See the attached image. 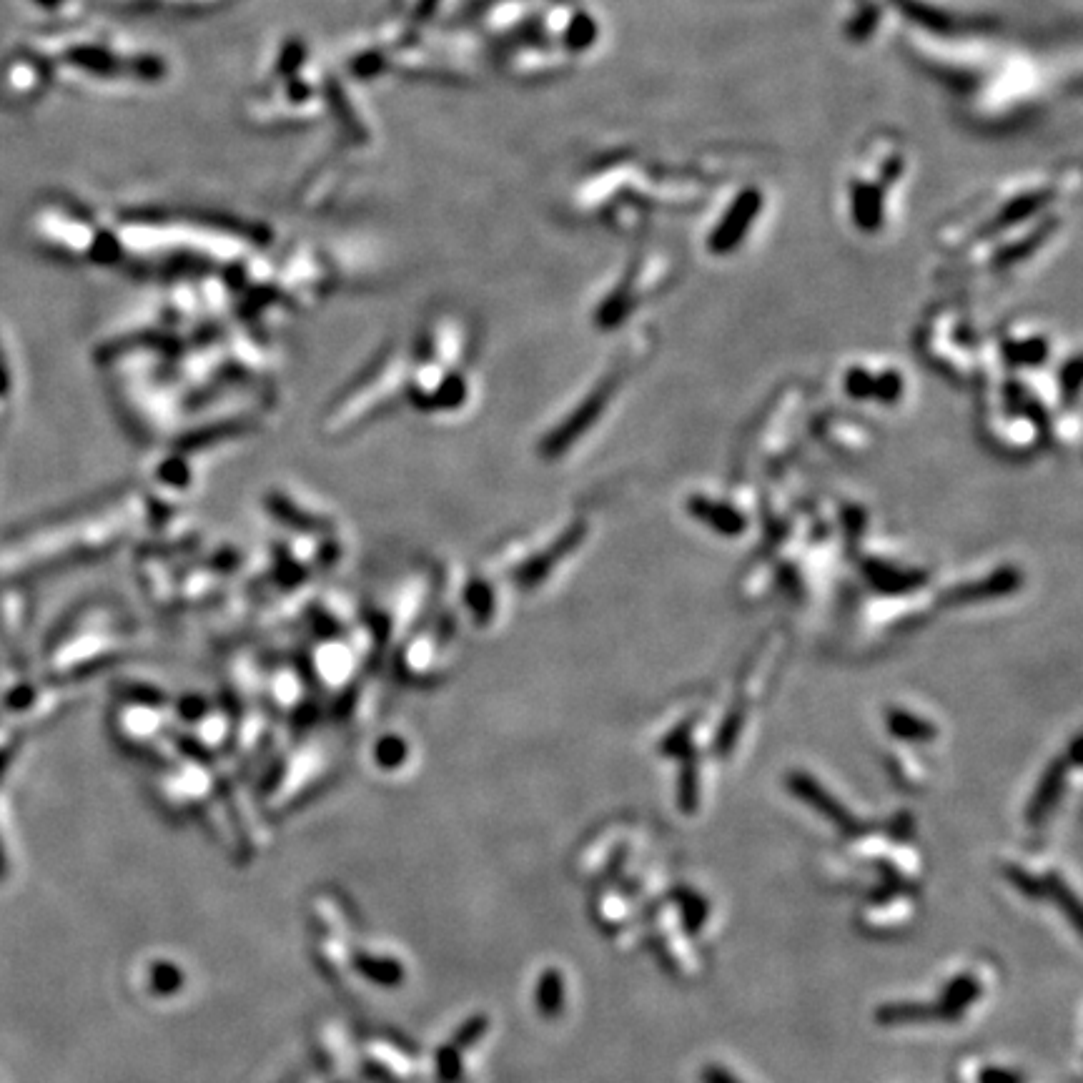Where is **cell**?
Segmentation results:
<instances>
[{
	"instance_id": "obj_1",
	"label": "cell",
	"mask_w": 1083,
	"mask_h": 1083,
	"mask_svg": "<svg viewBox=\"0 0 1083 1083\" xmlns=\"http://www.w3.org/2000/svg\"><path fill=\"white\" fill-rule=\"evenodd\" d=\"M906 141L895 133L870 136L850 161L843 181L845 221L860 234H878L890 224L908 176Z\"/></svg>"
},
{
	"instance_id": "obj_2",
	"label": "cell",
	"mask_w": 1083,
	"mask_h": 1083,
	"mask_svg": "<svg viewBox=\"0 0 1083 1083\" xmlns=\"http://www.w3.org/2000/svg\"><path fill=\"white\" fill-rule=\"evenodd\" d=\"M765 201L768 199H765L763 191L753 184H745L743 189L730 194L725 204L717 209L715 224H712L710 236H707V246H710L712 254L722 256L740 249L750 231H753L755 221L763 219Z\"/></svg>"
},
{
	"instance_id": "obj_3",
	"label": "cell",
	"mask_w": 1083,
	"mask_h": 1083,
	"mask_svg": "<svg viewBox=\"0 0 1083 1083\" xmlns=\"http://www.w3.org/2000/svg\"><path fill=\"white\" fill-rule=\"evenodd\" d=\"M788 790L795 795V798L803 800L805 805H810L815 813L828 818L830 823H833L840 833L848 835V838H860V835H865L870 830L868 825L860 823V820L855 818V815L850 813L843 803H838V800H835L833 795H830L828 790L818 783V780L810 778L808 773H800V770L798 773H790Z\"/></svg>"
},
{
	"instance_id": "obj_4",
	"label": "cell",
	"mask_w": 1083,
	"mask_h": 1083,
	"mask_svg": "<svg viewBox=\"0 0 1083 1083\" xmlns=\"http://www.w3.org/2000/svg\"><path fill=\"white\" fill-rule=\"evenodd\" d=\"M983 993L981 978L973 976V973H958L951 981L946 983V988L941 991L938 1001L933 1003V1013H936V1021L956 1023L961 1021L968 1013V1008L978 1001V996Z\"/></svg>"
},
{
	"instance_id": "obj_5",
	"label": "cell",
	"mask_w": 1083,
	"mask_h": 1083,
	"mask_svg": "<svg viewBox=\"0 0 1083 1083\" xmlns=\"http://www.w3.org/2000/svg\"><path fill=\"white\" fill-rule=\"evenodd\" d=\"M1066 768H1068V763L1063 758L1053 760V763L1048 765V770L1043 773L1041 783H1038L1036 793H1033L1031 805H1028V810H1026L1028 825L1038 828V825L1046 823L1048 815L1053 813L1058 798H1061L1063 783H1066Z\"/></svg>"
},
{
	"instance_id": "obj_6",
	"label": "cell",
	"mask_w": 1083,
	"mask_h": 1083,
	"mask_svg": "<svg viewBox=\"0 0 1083 1083\" xmlns=\"http://www.w3.org/2000/svg\"><path fill=\"white\" fill-rule=\"evenodd\" d=\"M667 898H670L677 906V911H680V921L687 936H697V933L705 928L707 918H710V903H707L705 895L692 890L690 885H675V888L667 893Z\"/></svg>"
},
{
	"instance_id": "obj_7",
	"label": "cell",
	"mask_w": 1083,
	"mask_h": 1083,
	"mask_svg": "<svg viewBox=\"0 0 1083 1083\" xmlns=\"http://www.w3.org/2000/svg\"><path fill=\"white\" fill-rule=\"evenodd\" d=\"M936 1021V1013H933V1003H918V1001H906V1003H885L875 1011V1023L885 1028L893 1026H916V1023Z\"/></svg>"
},
{
	"instance_id": "obj_8",
	"label": "cell",
	"mask_w": 1083,
	"mask_h": 1083,
	"mask_svg": "<svg viewBox=\"0 0 1083 1083\" xmlns=\"http://www.w3.org/2000/svg\"><path fill=\"white\" fill-rule=\"evenodd\" d=\"M1041 883H1043V893H1046V898H1051L1058 906V911L1068 918V923H1071L1076 931H1081V903H1078L1071 885H1068L1061 875L1053 873V870L1043 875Z\"/></svg>"
},
{
	"instance_id": "obj_9",
	"label": "cell",
	"mask_w": 1083,
	"mask_h": 1083,
	"mask_svg": "<svg viewBox=\"0 0 1083 1083\" xmlns=\"http://www.w3.org/2000/svg\"><path fill=\"white\" fill-rule=\"evenodd\" d=\"M534 998H537V1008L542 1016H560L562 1008H565V978H562V973L555 971V968L542 973L537 983V996Z\"/></svg>"
},
{
	"instance_id": "obj_10",
	"label": "cell",
	"mask_w": 1083,
	"mask_h": 1083,
	"mask_svg": "<svg viewBox=\"0 0 1083 1083\" xmlns=\"http://www.w3.org/2000/svg\"><path fill=\"white\" fill-rule=\"evenodd\" d=\"M888 730L898 740H908V743H931V740L936 738V728H933L931 722L903 710L890 712Z\"/></svg>"
},
{
	"instance_id": "obj_11",
	"label": "cell",
	"mask_w": 1083,
	"mask_h": 1083,
	"mask_svg": "<svg viewBox=\"0 0 1083 1083\" xmlns=\"http://www.w3.org/2000/svg\"><path fill=\"white\" fill-rule=\"evenodd\" d=\"M692 512L697 514V517H705V522L710 524V527H715L717 532H725V534H735L740 532V527H743V519H740V514L735 512V509L730 507H717V504H707V499H692Z\"/></svg>"
},
{
	"instance_id": "obj_12",
	"label": "cell",
	"mask_w": 1083,
	"mask_h": 1083,
	"mask_svg": "<svg viewBox=\"0 0 1083 1083\" xmlns=\"http://www.w3.org/2000/svg\"><path fill=\"white\" fill-rule=\"evenodd\" d=\"M682 763L685 765H682L680 780H677V808L690 815L695 813L697 803H700V785H697V768L690 755L682 758Z\"/></svg>"
},
{
	"instance_id": "obj_13",
	"label": "cell",
	"mask_w": 1083,
	"mask_h": 1083,
	"mask_svg": "<svg viewBox=\"0 0 1083 1083\" xmlns=\"http://www.w3.org/2000/svg\"><path fill=\"white\" fill-rule=\"evenodd\" d=\"M1003 875H1006L1008 885H1011L1013 890H1018V893L1023 895V898L1028 900H1043L1046 898V893H1043V883L1038 875H1033L1031 870L1021 868V865H1003Z\"/></svg>"
},
{
	"instance_id": "obj_14",
	"label": "cell",
	"mask_w": 1083,
	"mask_h": 1083,
	"mask_svg": "<svg viewBox=\"0 0 1083 1083\" xmlns=\"http://www.w3.org/2000/svg\"><path fill=\"white\" fill-rule=\"evenodd\" d=\"M873 868L878 870L880 883L890 885V888H893L898 895H903V893H916V890H918L916 885H913L911 880L906 878V875L900 873V870L895 868V865H890L888 860H875Z\"/></svg>"
},
{
	"instance_id": "obj_15",
	"label": "cell",
	"mask_w": 1083,
	"mask_h": 1083,
	"mask_svg": "<svg viewBox=\"0 0 1083 1083\" xmlns=\"http://www.w3.org/2000/svg\"><path fill=\"white\" fill-rule=\"evenodd\" d=\"M978 1083H1026V1076H1021L1018 1071L1001 1066H986L978 1071L976 1076Z\"/></svg>"
},
{
	"instance_id": "obj_16",
	"label": "cell",
	"mask_w": 1083,
	"mask_h": 1083,
	"mask_svg": "<svg viewBox=\"0 0 1083 1083\" xmlns=\"http://www.w3.org/2000/svg\"><path fill=\"white\" fill-rule=\"evenodd\" d=\"M913 833H916V823H913L911 813H898L888 823V835L895 843H908V840L913 838Z\"/></svg>"
},
{
	"instance_id": "obj_17",
	"label": "cell",
	"mask_w": 1083,
	"mask_h": 1083,
	"mask_svg": "<svg viewBox=\"0 0 1083 1083\" xmlns=\"http://www.w3.org/2000/svg\"><path fill=\"white\" fill-rule=\"evenodd\" d=\"M700 1083H743V1081H740L738 1076H733L728 1068L710 1063V1066H705L700 1071Z\"/></svg>"
},
{
	"instance_id": "obj_18",
	"label": "cell",
	"mask_w": 1083,
	"mask_h": 1083,
	"mask_svg": "<svg viewBox=\"0 0 1083 1083\" xmlns=\"http://www.w3.org/2000/svg\"><path fill=\"white\" fill-rule=\"evenodd\" d=\"M893 898H898V893H895V890L890 888V885H885V883H878V885H875V888L868 893V903H870V906H875V908L888 906V903H890V900H893Z\"/></svg>"
},
{
	"instance_id": "obj_19",
	"label": "cell",
	"mask_w": 1083,
	"mask_h": 1083,
	"mask_svg": "<svg viewBox=\"0 0 1083 1083\" xmlns=\"http://www.w3.org/2000/svg\"><path fill=\"white\" fill-rule=\"evenodd\" d=\"M650 941H652V948H655L657 958H660V961H662V966H665V968H667V971H670V973H677L675 958H672V956H670V953H667L665 943H662V941H660V938H650Z\"/></svg>"
}]
</instances>
